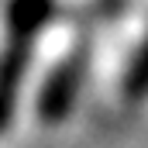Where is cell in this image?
I'll list each match as a JSON object with an SVG mask.
<instances>
[{
    "instance_id": "7a4b0ae2",
    "label": "cell",
    "mask_w": 148,
    "mask_h": 148,
    "mask_svg": "<svg viewBox=\"0 0 148 148\" xmlns=\"http://www.w3.org/2000/svg\"><path fill=\"white\" fill-rule=\"evenodd\" d=\"M55 14V0H10L7 3V28H10V38H31L52 21Z\"/></svg>"
},
{
    "instance_id": "277c9868",
    "label": "cell",
    "mask_w": 148,
    "mask_h": 148,
    "mask_svg": "<svg viewBox=\"0 0 148 148\" xmlns=\"http://www.w3.org/2000/svg\"><path fill=\"white\" fill-rule=\"evenodd\" d=\"M10 114H14V107H10V103H3V100H0V131H3V127H7V121H10Z\"/></svg>"
},
{
    "instance_id": "3957f363",
    "label": "cell",
    "mask_w": 148,
    "mask_h": 148,
    "mask_svg": "<svg viewBox=\"0 0 148 148\" xmlns=\"http://www.w3.org/2000/svg\"><path fill=\"white\" fill-rule=\"evenodd\" d=\"M124 97L127 100H145L148 97V35L141 41V48L131 59V69L124 76Z\"/></svg>"
},
{
    "instance_id": "6da1fadb",
    "label": "cell",
    "mask_w": 148,
    "mask_h": 148,
    "mask_svg": "<svg viewBox=\"0 0 148 148\" xmlns=\"http://www.w3.org/2000/svg\"><path fill=\"white\" fill-rule=\"evenodd\" d=\"M83 73H86V48L73 52L69 59H62V62L55 66V73L45 79L41 97H38V114H41V121L59 124L66 114L73 110L76 93H79V86H83Z\"/></svg>"
}]
</instances>
